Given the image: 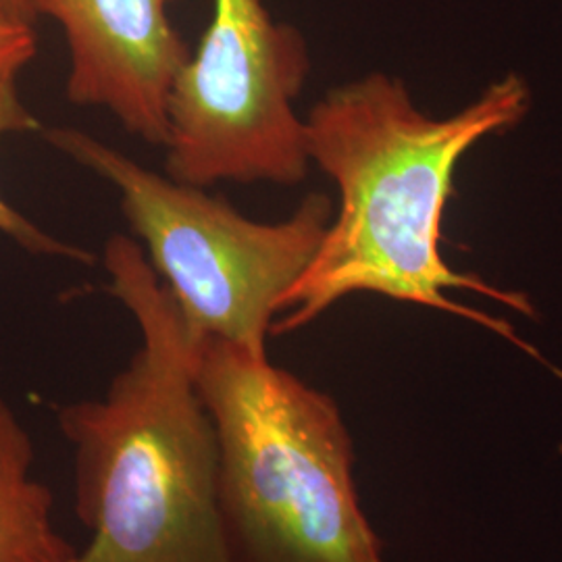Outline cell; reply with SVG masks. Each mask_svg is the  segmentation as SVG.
<instances>
[{"label": "cell", "instance_id": "cell-2", "mask_svg": "<svg viewBox=\"0 0 562 562\" xmlns=\"http://www.w3.org/2000/svg\"><path fill=\"white\" fill-rule=\"evenodd\" d=\"M104 267L140 346L102 398L57 411L76 513L90 531L59 562H232L215 434L196 383L201 340L136 241L113 236Z\"/></svg>", "mask_w": 562, "mask_h": 562}, {"label": "cell", "instance_id": "cell-7", "mask_svg": "<svg viewBox=\"0 0 562 562\" xmlns=\"http://www.w3.org/2000/svg\"><path fill=\"white\" fill-rule=\"evenodd\" d=\"M76 546L53 522V494L34 475V443L0 398V562H59Z\"/></svg>", "mask_w": 562, "mask_h": 562}, {"label": "cell", "instance_id": "cell-3", "mask_svg": "<svg viewBox=\"0 0 562 562\" xmlns=\"http://www.w3.org/2000/svg\"><path fill=\"white\" fill-rule=\"evenodd\" d=\"M196 383L215 434L232 562H385L362 510L340 406L267 350L201 341Z\"/></svg>", "mask_w": 562, "mask_h": 562}, {"label": "cell", "instance_id": "cell-10", "mask_svg": "<svg viewBox=\"0 0 562 562\" xmlns=\"http://www.w3.org/2000/svg\"><path fill=\"white\" fill-rule=\"evenodd\" d=\"M15 2H18V0H15ZM18 7H20V2H18ZM21 9V7H20ZM23 15H25V13H23ZM25 18H27V15H25Z\"/></svg>", "mask_w": 562, "mask_h": 562}, {"label": "cell", "instance_id": "cell-4", "mask_svg": "<svg viewBox=\"0 0 562 562\" xmlns=\"http://www.w3.org/2000/svg\"><path fill=\"white\" fill-rule=\"evenodd\" d=\"M41 132L117 188L123 215L196 340L265 350L283 294L315 257L334 217L327 196H306L285 222H252L229 202L162 178L80 130Z\"/></svg>", "mask_w": 562, "mask_h": 562}, {"label": "cell", "instance_id": "cell-8", "mask_svg": "<svg viewBox=\"0 0 562 562\" xmlns=\"http://www.w3.org/2000/svg\"><path fill=\"white\" fill-rule=\"evenodd\" d=\"M41 123L25 109V104L21 102L18 94V74L0 71V136L21 134V132H41ZM0 234L13 238L25 250L36 255L65 257L74 261H92L86 250L44 234L41 227L25 220L2 199H0Z\"/></svg>", "mask_w": 562, "mask_h": 562}, {"label": "cell", "instance_id": "cell-5", "mask_svg": "<svg viewBox=\"0 0 562 562\" xmlns=\"http://www.w3.org/2000/svg\"><path fill=\"white\" fill-rule=\"evenodd\" d=\"M311 69L301 32L262 0H215L213 20L167 99V173L186 186L271 181L308 171L294 101Z\"/></svg>", "mask_w": 562, "mask_h": 562}, {"label": "cell", "instance_id": "cell-6", "mask_svg": "<svg viewBox=\"0 0 562 562\" xmlns=\"http://www.w3.org/2000/svg\"><path fill=\"white\" fill-rule=\"evenodd\" d=\"M57 21L69 48L67 97L111 111L148 144H167V99L190 48L169 20L176 0H18Z\"/></svg>", "mask_w": 562, "mask_h": 562}, {"label": "cell", "instance_id": "cell-9", "mask_svg": "<svg viewBox=\"0 0 562 562\" xmlns=\"http://www.w3.org/2000/svg\"><path fill=\"white\" fill-rule=\"evenodd\" d=\"M32 23L15 0H0V71L20 74L34 59L36 34Z\"/></svg>", "mask_w": 562, "mask_h": 562}, {"label": "cell", "instance_id": "cell-1", "mask_svg": "<svg viewBox=\"0 0 562 562\" xmlns=\"http://www.w3.org/2000/svg\"><path fill=\"white\" fill-rule=\"evenodd\" d=\"M529 109L531 92L519 74L492 81L448 117L423 113L406 86L385 74L329 90L304 120L306 153L336 183L340 206L283 294L271 334L296 331L352 294H378L477 323L542 359L508 323L450 299V290L536 317L529 296L452 269L440 248L462 157L483 138L517 127Z\"/></svg>", "mask_w": 562, "mask_h": 562}]
</instances>
